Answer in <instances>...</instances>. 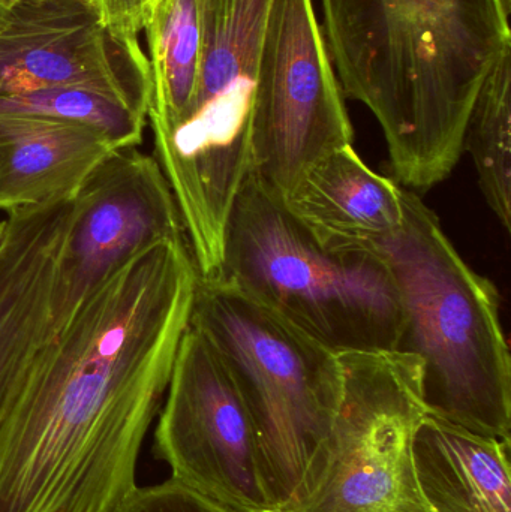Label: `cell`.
Segmentation results:
<instances>
[{
	"instance_id": "obj_24",
	"label": "cell",
	"mask_w": 511,
	"mask_h": 512,
	"mask_svg": "<svg viewBox=\"0 0 511 512\" xmlns=\"http://www.w3.org/2000/svg\"><path fill=\"white\" fill-rule=\"evenodd\" d=\"M3 236H5V221H0V243H2Z\"/></svg>"
},
{
	"instance_id": "obj_14",
	"label": "cell",
	"mask_w": 511,
	"mask_h": 512,
	"mask_svg": "<svg viewBox=\"0 0 511 512\" xmlns=\"http://www.w3.org/2000/svg\"><path fill=\"white\" fill-rule=\"evenodd\" d=\"M113 150L86 126L0 116V210L11 213L72 200Z\"/></svg>"
},
{
	"instance_id": "obj_18",
	"label": "cell",
	"mask_w": 511,
	"mask_h": 512,
	"mask_svg": "<svg viewBox=\"0 0 511 512\" xmlns=\"http://www.w3.org/2000/svg\"><path fill=\"white\" fill-rule=\"evenodd\" d=\"M0 116H30L86 126L114 149L140 146L147 116L105 93L45 89L0 98Z\"/></svg>"
},
{
	"instance_id": "obj_16",
	"label": "cell",
	"mask_w": 511,
	"mask_h": 512,
	"mask_svg": "<svg viewBox=\"0 0 511 512\" xmlns=\"http://www.w3.org/2000/svg\"><path fill=\"white\" fill-rule=\"evenodd\" d=\"M204 0H152L144 18L149 45L147 122L153 140L173 131L191 110L203 53Z\"/></svg>"
},
{
	"instance_id": "obj_2",
	"label": "cell",
	"mask_w": 511,
	"mask_h": 512,
	"mask_svg": "<svg viewBox=\"0 0 511 512\" xmlns=\"http://www.w3.org/2000/svg\"><path fill=\"white\" fill-rule=\"evenodd\" d=\"M347 98L383 129L395 182L428 191L461 159L477 92L504 48L500 0H320Z\"/></svg>"
},
{
	"instance_id": "obj_4",
	"label": "cell",
	"mask_w": 511,
	"mask_h": 512,
	"mask_svg": "<svg viewBox=\"0 0 511 512\" xmlns=\"http://www.w3.org/2000/svg\"><path fill=\"white\" fill-rule=\"evenodd\" d=\"M189 325L230 372L257 433L272 512L290 507L338 415V352L221 276H198Z\"/></svg>"
},
{
	"instance_id": "obj_21",
	"label": "cell",
	"mask_w": 511,
	"mask_h": 512,
	"mask_svg": "<svg viewBox=\"0 0 511 512\" xmlns=\"http://www.w3.org/2000/svg\"><path fill=\"white\" fill-rule=\"evenodd\" d=\"M9 6H11V0H0V26H2L3 20H5Z\"/></svg>"
},
{
	"instance_id": "obj_17",
	"label": "cell",
	"mask_w": 511,
	"mask_h": 512,
	"mask_svg": "<svg viewBox=\"0 0 511 512\" xmlns=\"http://www.w3.org/2000/svg\"><path fill=\"white\" fill-rule=\"evenodd\" d=\"M462 150L504 230L511 228V44L486 75L465 125Z\"/></svg>"
},
{
	"instance_id": "obj_9",
	"label": "cell",
	"mask_w": 511,
	"mask_h": 512,
	"mask_svg": "<svg viewBox=\"0 0 511 512\" xmlns=\"http://www.w3.org/2000/svg\"><path fill=\"white\" fill-rule=\"evenodd\" d=\"M173 480L230 512H272L260 445L227 367L189 325L155 430Z\"/></svg>"
},
{
	"instance_id": "obj_22",
	"label": "cell",
	"mask_w": 511,
	"mask_h": 512,
	"mask_svg": "<svg viewBox=\"0 0 511 512\" xmlns=\"http://www.w3.org/2000/svg\"><path fill=\"white\" fill-rule=\"evenodd\" d=\"M501 5H503L504 11H506V14L510 17L511 12V0H500Z\"/></svg>"
},
{
	"instance_id": "obj_8",
	"label": "cell",
	"mask_w": 511,
	"mask_h": 512,
	"mask_svg": "<svg viewBox=\"0 0 511 512\" xmlns=\"http://www.w3.org/2000/svg\"><path fill=\"white\" fill-rule=\"evenodd\" d=\"M353 140L314 3L273 0L255 89L251 173L284 200L318 161Z\"/></svg>"
},
{
	"instance_id": "obj_20",
	"label": "cell",
	"mask_w": 511,
	"mask_h": 512,
	"mask_svg": "<svg viewBox=\"0 0 511 512\" xmlns=\"http://www.w3.org/2000/svg\"><path fill=\"white\" fill-rule=\"evenodd\" d=\"M101 23L119 38L140 41L152 0H92Z\"/></svg>"
},
{
	"instance_id": "obj_15",
	"label": "cell",
	"mask_w": 511,
	"mask_h": 512,
	"mask_svg": "<svg viewBox=\"0 0 511 512\" xmlns=\"http://www.w3.org/2000/svg\"><path fill=\"white\" fill-rule=\"evenodd\" d=\"M510 442L425 414L413 462L431 512H511Z\"/></svg>"
},
{
	"instance_id": "obj_7",
	"label": "cell",
	"mask_w": 511,
	"mask_h": 512,
	"mask_svg": "<svg viewBox=\"0 0 511 512\" xmlns=\"http://www.w3.org/2000/svg\"><path fill=\"white\" fill-rule=\"evenodd\" d=\"M342 397L320 456L281 512H431L413 439L425 406L422 363L396 349L338 352Z\"/></svg>"
},
{
	"instance_id": "obj_12",
	"label": "cell",
	"mask_w": 511,
	"mask_h": 512,
	"mask_svg": "<svg viewBox=\"0 0 511 512\" xmlns=\"http://www.w3.org/2000/svg\"><path fill=\"white\" fill-rule=\"evenodd\" d=\"M72 200L8 213L0 243V430L54 337Z\"/></svg>"
},
{
	"instance_id": "obj_19",
	"label": "cell",
	"mask_w": 511,
	"mask_h": 512,
	"mask_svg": "<svg viewBox=\"0 0 511 512\" xmlns=\"http://www.w3.org/2000/svg\"><path fill=\"white\" fill-rule=\"evenodd\" d=\"M113 512L230 511L170 478L158 486L135 487Z\"/></svg>"
},
{
	"instance_id": "obj_11",
	"label": "cell",
	"mask_w": 511,
	"mask_h": 512,
	"mask_svg": "<svg viewBox=\"0 0 511 512\" xmlns=\"http://www.w3.org/2000/svg\"><path fill=\"white\" fill-rule=\"evenodd\" d=\"M45 89L105 93L147 116L149 60L140 41L101 23L92 0L15 3L0 26V98Z\"/></svg>"
},
{
	"instance_id": "obj_1",
	"label": "cell",
	"mask_w": 511,
	"mask_h": 512,
	"mask_svg": "<svg viewBox=\"0 0 511 512\" xmlns=\"http://www.w3.org/2000/svg\"><path fill=\"white\" fill-rule=\"evenodd\" d=\"M197 282L188 242L170 240L81 304L0 430V512H113L137 487Z\"/></svg>"
},
{
	"instance_id": "obj_13",
	"label": "cell",
	"mask_w": 511,
	"mask_h": 512,
	"mask_svg": "<svg viewBox=\"0 0 511 512\" xmlns=\"http://www.w3.org/2000/svg\"><path fill=\"white\" fill-rule=\"evenodd\" d=\"M402 191L348 144L318 161L282 203L324 248L356 249L402 227Z\"/></svg>"
},
{
	"instance_id": "obj_3",
	"label": "cell",
	"mask_w": 511,
	"mask_h": 512,
	"mask_svg": "<svg viewBox=\"0 0 511 512\" xmlns=\"http://www.w3.org/2000/svg\"><path fill=\"white\" fill-rule=\"evenodd\" d=\"M404 224L369 243L402 307L396 351L422 363L426 412L477 435L511 441V360L501 298L464 261L438 216L404 188Z\"/></svg>"
},
{
	"instance_id": "obj_10",
	"label": "cell",
	"mask_w": 511,
	"mask_h": 512,
	"mask_svg": "<svg viewBox=\"0 0 511 512\" xmlns=\"http://www.w3.org/2000/svg\"><path fill=\"white\" fill-rule=\"evenodd\" d=\"M177 239H186L182 219L156 159L137 147L113 150L72 198L54 304L56 336L126 262Z\"/></svg>"
},
{
	"instance_id": "obj_6",
	"label": "cell",
	"mask_w": 511,
	"mask_h": 512,
	"mask_svg": "<svg viewBox=\"0 0 511 512\" xmlns=\"http://www.w3.org/2000/svg\"><path fill=\"white\" fill-rule=\"evenodd\" d=\"M273 0H204L203 53L191 110L153 158L180 218L200 233L227 227L252 171V116Z\"/></svg>"
},
{
	"instance_id": "obj_5",
	"label": "cell",
	"mask_w": 511,
	"mask_h": 512,
	"mask_svg": "<svg viewBox=\"0 0 511 512\" xmlns=\"http://www.w3.org/2000/svg\"><path fill=\"white\" fill-rule=\"evenodd\" d=\"M218 276L335 352L395 349L398 288L368 248L329 249L249 174L228 219Z\"/></svg>"
},
{
	"instance_id": "obj_23",
	"label": "cell",
	"mask_w": 511,
	"mask_h": 512,
	"mask_svg": "<svg viewBox=\"0 0 511 512\" xmlns=\"http://www.w3.org/2000/svg\"><path fill=\"white\" fill-rule=\"evenodd\" d=\"M48 2V0H11V5H15V3H42Z\"/></svg>"
}]
</instances>
